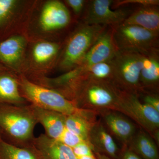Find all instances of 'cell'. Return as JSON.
I'll use <instances>...</instances> for the list:
<instances>
[{"label": "cell", "mask_w": 159, "mask_h": 159, "mask_svg": "<svg viewBox=\"0 0 159 159\" xmlns=\"http://www.w3.org/2000/svg\"><path fill=\"white\" fill-rule=\"evenodd\" d=\"M112 59L92 66L84 71L78 78H89L113 82L114 66Z\"/></svg>", "instance_id": "obj_24"}, {"label": "cell", "mask_w": 159, "mask_h": 159, "mask_svg": "<svg viewBox=\"0 0 159 159\" xmlns=\"http://www.w3.org/2000/svg\"><path fill=\"white\" fill-rule=\"evenodd\" d=\"M77 158L78 159H97L94 155L93 156L83 157Z\"/></svg>", "instance_id": "obj_32"}, {"label": "cell", "mask_w": 159, "mask_h": 159, "mask_svg": "<svg viewBox=\"0 0 159 159\" xmlns=\"http://www.w3.org/2000/svg\"><path fill=\"white\" fill-rule=\"evenodd\" d=\"M122 24L139 26L159 34V11L157 6H140L129 14Z\"/></svg>", "instance_id": "obj_17"}, {"label": "cell", "mask_w": 159, "mask_h": 159, "mask_svg": "<svg viewBox=\"0 0 159 159\" xmlns=\"http://www.w3.org/2000/svg\"><path fill=\"white\" fill-rule=\"evenodd\" d=\"M18 78V75L8 69L0 70V104H30L21 95Z\"/></svg>", "instance_id": "obj_14"}, {"label": "cell", "mask_w": 159, "mask_h": 159, "mask_svg": "<svg viewBox=\"0 0 159 159\" xmlns=\"http://www.w3.org/2000/svg\"><path fill=\"white\" fill-rule=\"evenodd\" d=\"M94 114L89 115H65L66 128L81 138L84 141L89 142L90 132L93 125Z\"/></svg>", "instance_id": "obj_21"}, {"label": "cell", "mask_w": 159, "mask_h": 159, "mask_svg": "<svg viewBox=\"0 0 159 159\" xmlns=\"http://www.w3.org/2000/svg\"><path fill=\"white\" fill-rule=\"evenodd\" d=\"M96 156L97 159H111L110 158L106 155L101 154L99 152H96Z\"/></svg>", "instance_id": "obj_31"}, {"label": "cell", "mask_w": 159, "mask_h": 159, "mask_svg": "<svg viewBox=\"0 0 159 159\" xmlns=\"http://www.w3.org/2000/svg\"><path fill=\"white\" fill-rule=\"evenodd\" d=\"M113 1L93 0L87 2L82 13L81 23L90 25L110 26L121 25L129 15L128 11L111 9Z\"/></svg>", "instance_id": "obj_11"}, {"label": "cell", "mask_w": 159, "mask_h": 159, "mask_svg": "<svg viewBox=\"0 0 159 159\" xmlns=\"http://www.w3.org/2000/svg\"><path fill=\"white\" fill-rule=\"evenodd\" d=\"M118 51L114 41L113 28L106 29L88 51L79 65L70 71V73L75 78H78L92 66L112 59Z\"/></svg>", "instance_id": "obj_12"}, {"label": "cell", "mask_w": 159, "mask_h": 159, "mask_svg": "<svg viewBox=\"0 0 159 159\" xmlns=\"http://www.w3.org/2000/svg\"><path fill=\"white\" fill-rule=\"evenodd\" d=\"M103 118L107 127L121 141L130 143L135 133V127L125 117L114 112H107Z\"/></svg>", "instance_id": "obj_19"}, {"label": "cell", "mask_w": 159, "mask_h": 159, "mask_svg": "<svg viewBox=\"0 0 159 159\" xmlns=\"http://www.w3.org/2000/svg\"><path fill=\"white\" fill-rule=\"evenodd\" d=\"M159 81V53L145 55L140 73V83L142 89L153 88Z\"/></svg>", "instance_id": "obj_20"}, {"label": "cell", "mask_w": 159, "mask_h": 159, "mask_svg": "<svg viewBox=\"0 0 159 159\" xmlns=\"http://www.w3.org/2000/svg\"><path fill=\"white\" fill-rule=\"evenodd\" d=\"M115 110L129 116L148 132L159 129V112L140 101L136 93L119 88Z\"/></svg>", "instance_id": "obj_10"}, {"label": "cell", "mask_w": 159, "mask_h": 159, "mask_svg": "<svg viewBox=\"0 0 159 159\" xmlns=\"http://www.w3.org/2000/svg\"><path fill=\"white\" fill-rule=\"evenodd\" d=\"M68 8H70L77 17L82 14L87 1L84 0H65L63 1Z\"/></svg>", "instance_id": "obj_27"}, {"label": "cell", "mask_w": 159, "mask_h": 159, "mask_svg": "<svg viewBox=\"0 0 159 159\" xmlns=\"http://www.w3.org/2000/svg\"><path fill=\"white\" fill-rule=\"evenodd\" d=\"M0 159H44L34 146L17 147L7 143L0 138Z\"/></svg>", "instance_id": "obj_22"}, {"label": "cell", "mask_w": 159, "mask_h": 159, "mask_svg": "<svg viewBox=\"0 0 159 159\" xmlns=\"http://www.w3.org/2000/svg\"><path fill=\"white\" fill-rule=\"evenodd\" d=\"M138 4L140 6H158V0H122L113 1L112 6L115 7H119L126 4Z\"/></svg>", "instance_id": "obj_28"}, {"label": "cell", "mask_w": 159, "mask_h": 159, "mask_svg": "<svg viewBox=\"0 0 159 159\" xmlns=\"http://www.w3.org/2000/svg\"><path fill=\"white\" fill-rule=\"evenodd\" d=\"M122 159H142L138 154L132 150H128L125 151L123 155Z\"/></svg>", "instance_id": "obj_30"}, {"label": "cell", "mask_w": 159, "mask_h": 159, "mask_svg": "<svg viewBox=\"0 0 159 159\" xmlns=\"http://www.w3.org/2000/svg\"><path fill=\"white\" fill-rule=\"evenodd\" d=\"M89 142L93 150L104 152L112 157L117 156L118 148L108 131L100 123L95 122L90 132Z\"/></svg>", "instance_id": "obj_18"}, {"label": "cell", "mask_w": 159, "mask_h": 159, "mask_svg": "<svg viewBox=\"0 0 159 159\" xmlns=\"http://www.w3.org/2000/svg\"><path fill=\"white\" fill-rule=\"evenodd\" d=\"M145 56L135 52L118 51L112 61L113 82L119 88L136 94L143 90L140 76Z\"/></svg>", "instance_id": "obj_8"}, {"label": "cell", "mask_w": 159, "mask_h": 159, "mask_svg": "<svg viewBox=\"0 0 159 159\" xmlns=\"http://www.w3.org/2000/svg\"><path fill=\"white\" fill-rule=\"evenodd\" d=\"M74 153L77 157H80L93 156H94L93 150L89 142L83 141L72 148Z\"/></svg>", "instance_id": "obj_26"}, {"label": "cell", "mask_w": 159, "mask_h": 159, "mask_svg": "<svg viewBox=\"0 0 159 159\" xmlns=\"http://www.w3.org/2000/svg\"><path fill=\"white\" fill-rule=\"evenodd\" d=\"M132 150L145 159H159L157 145L149 136L143 132L135 134L130 142Z\"/></svg>", "instance_id": "obj_23"}, {"label": "cell", "mask_w": 159, "mask_h": 159, "mask_svg": "<svg viewBox=\"0 0 159 159\" xmlns=\"http://www.w3.org/2000/svg\"><path fill=\"white\" fill-rule=\"evenodd\" d=\"M143 102L159 112V99L154 95H147L143 98Z\"/></svg>", "instance_id": "obj_29"}, {"label": "cell", "mask_w": 159, "mask_h": 159, "mask_svg": "<svg viewBox=\"0 0 159 159\" xmlns=\"http://www.w3.org/2000/svg\"><path fill=\"white\" fill-rule=\"evenodd\" d=\"M38 121L33 105L0 104V132L5 142L19 147L34 146Z\"/></svg>", "instance_id": "obj_2"}, {"label": "cell", "mask_w": 159, "mask_h": 159, "mask_svg": "<svg viewBox=\"0 0 159 159\" xmlns=\"http://www.w3.org/2000/svg\"><path fill=\"white\" fill-rule=\"evenodd\" d=\"M33 106L38 123L43 126L46 135L58 141L66 129L65 115Z\"/></svg>", "instance_id": "obj_16"}, {"label": "cell", "mask_w": 159, "mask_h": 159, "mask_svg": "<svg viewBox=\"0 0 159 159\" xmlns=\"http://www.w3.org/2000/svg\"><path fill=\"white\" fill-rule=\"evenodd\" d=\"M113 28V38L119 51L144 55L159 53V34L139 26L122 24Z\"/></svg>", "instance_id": "obj_7"}, {"label": "cell", "mask_w": 159, "mask_h": 159, "mask_svg": "<svg viewBox=\"0 0 159 159\" xmlns=\"http://www.w3.org/2000/svg\"><path fill=\"white\" fill-rule=\"evenodd\" d=\"M106 29L80 23L63 41L56 70L65 73L77 67Z\"/></svg>", "instance_id": "obj_4"}, {"label": "cell", "mask_w": 159, "mask_h": 159, "mask_svg": "<svg viewBox=\"0 0 159 159\" xmlns=\"http://www.w3.org/2000/svg\"><path fill=\"white\" fill-rule=\"evenodd\" d=\"M4 67H3V66H1V65H0V70H1V69L4 68Z\"/></svg>", "instance_id": "obj_33"}, {"label": "cell", "mask_w": 159, "mask_h": 159, "mask_svg": "<svg viewBox=\"0 0 159 159\" xmlns=\"http://www.w3.org/2000/svg\"><path fill=\"white\" fill-rule=\"evenodd\" d=\"M62 42L29 40L22 76L37 84L48 77L56 70Z\"/></svg>", "instance_id": "obj_5"}, {"label": "cell", "mask_w": 159, "mask_h": 159, "mask_svg": "<svg viewBox=\"0 0 159 159\" xmlns=\"http://www.w3.org/2000/svg\"><path fill=\"white\" fill-rule=\"evenodd\" d=\"M29 42L25 34H14L0 42V65L22 76Z\"/></svg>", "instance_id": "obj_13"}, {"label": "cell", "mask_w": 159, "mask_h": 159, "mask_svg": "<svg viewBox=\"0 0 159 159\" xmlns=\"http://www.w3.org/2000/svg\"><path fill=\"white\" fill-rule=\"evenodd\" d=\"M0 138H1V132H0Z\"/></svg>", "instance_id": "obj_34"}, {"label": "cell", "mask_w": 159, "mask_h": 159, "mask_svg": "<svg viewBox=\"0 0 159 159\" xmlns=\"http://www.w3.org/2000/svg\"><path fill=\"white\" fill-rule=\"evenodd\" d=\"M35 0H0V42L25 34Z\"/></svg>", "instance_id": "obj_9"}, {"label": "cell", "mask_w": 159, "mask_h": 159, "mask_svg": "<svg viewBox=\"0 0 159 159\" xmlns=\"http://www.w3.org/2000/svg\"><path fill=\"white\" fill-rule=\"evenodd\" d=\"M58 141L72 148L80 142L85 141L75 134L71 132L66 128Z\"/></svg>", "instance_id": "obj_25"}, {"label": "cell", "mask_w": 159, "mask_h": 159, "mask_svg": "<svg viewBox=\"0 0 159 159\" xmlns=\"http://www.w3.org/2000/svg\"><path fill=\"white\" fill-rule=\"evenodd\" d=\"M119 90L112 81L83 78L75 81L64 96L78 108L115 110Z\"/></svg>", "instance_id": "obj_3"}, {"label": "cell", "mask_w": 159, "mask_h": 159, "mask_svg": "<svg viewBox=\"0 0 159 159\" xmlns=\"http://www.w3.org/2000/svg\"><path fill=\"white\" fill-rule=\"evenodd\" d=\"M72 22L69 8L59 0H35L25 34L29 40L62 42L61 33Z\"/></svg>", "instance_id": "obj_1"}, {"label": "cell", "mask_w": 159, "mask_h": 159, "mask_svg": "<svg viewBox=\"0 0 159 159\" xmlns=\"http://www.w3.org/2000/svg\"><path fill=\"white\" fill-rule=\"evenodd\" d=\"M34 145L44 159H78L72 148L45 134L35 137Z\"/></svg>", "instance_id": "obj_15"}, {"label": "cell", "mask_w": 159, "mask_h": 159, "mask_svg": "<svg viewBox=\"0 0 159 159\" xmlns=\"http://www.w3.org/2000/svg\"><path fill=\"white\" fill-rule=\"evenodd\" d=\"M22 97L34 107L64 115H86L88 110L77 108L74 102L57 91L35 84L23 76H19Z\"/></svg>", "instance_id": "obj_6"}]
</instances>
